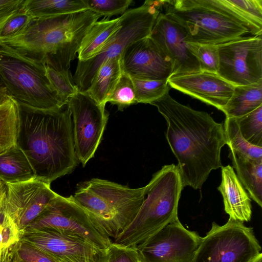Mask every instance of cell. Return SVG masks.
<instances>
[{"label":"cell","mask_w":262,"mask_h":262,"mask_svg":"<svg viewBox=\"0 0 262 262\" xmlns=\"http://www.w3.org/2000/svg\"><path fill=\"white\" fill-rule=\"evenodd\" d=\"M13 262H21V261H20L18 260L15 258V255H14Z\"/></svg>","instance_id":"43"},{"label":"cell","mask_w":262,"mask_h":262,"mask_svg":"<svg viewBox=\"0 0 262 262\" xmlns=\"http://www.w3.org/2000/svg\"><path fill=\"white\" fill-rule=\"evenodd\" d=\"M217 74L234 86L262 80L261 36L242 37L217 45Z\"/></svg>","instance_id":"10"},{"label":"cell","mask_w":262,"mask_h":262,"mask_svg":"<svg viewBox=\"0 0 262 262\" xmlns=\"http://www.w3.org/2000/svg\"><path fill=\"white\" fill-rule=\"evenodd\" d=\"M23 7L33 20L46 19L88 9L84 0H24Z\"/></svg>","instance_id":"24"},{"label":"cell","mask_w":262,"mask_h":262,"mask_svg":"<svg viewBox=\"0 0 262 262\" xmlns=\"http://www.w3.org/2000/svg\"><path fill=\"white\" fill-rule=\"evenodd\" d=\"M262 105V80L253 84L235 86L233 94L222 111L226 117L242 116Z\"/></svg>","instance_id":"23"},{"label":"cell","mask_w":262,"mask_h":262,"mask_svg":"<svg viewBox=\"0 0 262 262\" xmlns=\"http://www.w3.org/2000/svg\"><path fill=\"white\" fill-rule=\"evenodd\" d=\"M20 106L8 95L0 105V155L17 145Z\"/></svg>","instance_id":"25"},{"label":"cell","mask_w":262,"mask_h":262,"mask_svg":"<svg viewBox=\"0 0 262 262\" xmlns=\"http://www.w3.org/2000/svg\"><path fill=\"white\" fill-rule=\"evenodd\" d=\"M183 188L177 166H162L144 186V200L136 217L112 242L137 249L178 219V203Z\"/></svg>","instance_id":"5"},{"label":"cell","mask_w":262,"mask_h":262,"mask_svg":"<svg viewBox=\"0 0 262 262\" xmlns=\"http://www.w3.org/2000/svg\"><path fill=\"white\" fill-rule=\"evenodd\" d=\"M137 103H149L169 92L168 80H154L132 77Z\"/></svg>","instance_id":"28"},{"label":"cell","mask_w":262,"mask_h":262,"mask_svg":"<svg viewBox=\"0 0 262 262\" xmlns=\"http://www.w3.org/2000/svg\"><path fill=\"white\" fill-rule=\"evenodd\" d=\"M201 237L177 219L137 249L140 262H192Z\"/></svg>","instance_id":"12"},{"label":"cell","mask_w":262,"mask_h":262,"mask_svg":"<svg viewBox=\"0 0 262 262\" xmlns=\"http://www.w3.org/2000/svg\"><path fill=\"white\" fill-rule=\"evenodd\" d=\"M33 20L22 5L20 9L7 21L0 30V41L20 34Z\"/></svg>","instance_id":"33"},{"label":"cell","mask_w":262,"mask_h":262,"mask_svg":"<svg viewBox=\"0 0 262 262\" xmlns=\"http://www.w3.org/2000/svg\"><path fill=\"white\" fill-rule=\"evenodd\" d=\"M1 249H2V248H1V246H0V252H1Z\"/></svg>","instance_id":"45"},{"label":"cell","mask_w":262,"mask_h":262,"mask_svg":"<svg viewBox=\"0 0 262 262\" xmlns=\"http://www.w3.org/2000/svg\"><path fill=\"white\" fill-rule=\"evenodd\" d=\"M19 241L54 260L66 256L82 257L88 262H106L107 260L108 248H100L84 238L53 229L27 228Z\"/></svg>","instance_id":"14"},{"label":"cell","mask_w":262,"mask_h":262,"mask_svg":"<svg viewBox=\"0 0 262 262\" xmlns=\"http://www.w3.org/2000/svg\"><path fill=\"white\" fill-rule=\"evenodd\" d=\"M223 125L229 149L253 159L262 160V147L251 144L243 137L234 118L226 117Z\"/></svg>","instance_id":"26"},{"label":"cell","mask_w":262,"mask_h":262,"mask_svg":"<svg viewBox=\"0 0 262 262\" xmlns=\"http://www.w3.org/2000/svg\"><path fill=\"white\" fill-rule=\"evenodd\" d=\"M24 0H0V30L21 7Z\"/></svg>","instance_id":"37"},{"label":"cell","mask_w":262,"mask_h":262,"mask_svg":"<svg viewBox=\"0 0 262 262\" xmlns=\"http://www.w3.org/2000/svg\"><path fill=\"white\" fill-rule=\"evenodd\" d=\"M234 118L243 137L251 144L262 147V105Z\"/></svg>","instance_id":"29"},{"label":"cell","mask_w":262,"mask_h":262,"mask_svg":"<svg viewBox=\"0 0 262 262\" xmlns=\"http://www.w3.org/2000/svg\"><path fill=\"white\" fill-rule=\"evenodd\" d=\"M34 179L30 163L17 145L0 155V180L4 183H17Z\"/></svg>","instance_id":"22"},{"label":"cell","mask_w":262,"mask_h":262,"mask_svg":"<svg viewBox=\"0 0 262 262\" xmlns=\"http://www.w3.org/2000/svg\"><path fill=\"white\" fill-rule=\"evenodd\" d=\"M108 102L116 105L118 110L120 111L131 105L137 103L132 79L128 74L122 71Z\"/></svg>","instance_id":"30"},{"label":"cell","mask_w":262,"mask_h":262,"mask_svg":"<svg viewBox=\"0 0 262 262\" xmlns=\"http://www.w3.org/2000/svg\"><path fill=\"white\" fill-rule=\"evenodd\" d=\"M57 262H88L85 259L75 256H66L55 259Z\"/></svg>","instance_id":"39"},{"label":"cell","mask_w":262,"mask_h":262,"mask_svg":"<svg viewBox=\"0 0 262 262\" xmlns=\"http://www.w3.org/2000/svg\"><path fill=\"white\" fill-rule=\"evenodd\" d=\"M163 4V1H146L142 6L127 10L120 17L121 27L103 50L92 58L78 60L73 80L79 91H87L105 60L121 55L130 44L149 36L162 11Z\"/></svg>","instance_id":"7"},{"label":"cell","mask_w":262,"mask_h":262,"mask_svg":"<svg viewBox=\"0 0 262 262\" xmlns=\"http://www.w3.org/2000/svg\"><path fill=\"white\" fill-rule=\"evenodd\" d=\"M261 250L253 228L229 218L222 226L212 223L192 262H252Z\"/></svg>","instance_id":"8"},{"label":"cell","mask_w":262,"mask_h":262,"mask_svg":"<svg viewBox=\"0 0 262 262\" xmlns=\"http://www.w3.org/2000/svg\"><path fill=\"white\" fill-rule=\"evenodd\" d=\"M244 16L262 28V0H228Z\"/></svg>","instance_id":"34"},{"label":"cell","mask_w":262,"mask_h":262,"mask_svg":"<svg viewBox=\"0 0 262 262\" xmlns=\"http://www.w3.org/2000/svg\"><path fill=\"white\" fill-rule=\"evenodd\" d=\"M106 262H140L137 250L126 248L112 242L108 248Z\"/></svg>","instance_id":"36"},{"label":"cell","mask_w":262,"mask_h":262,"mask_svg":"<svg viewBox=\"0 0 262 262\" xmlns=\"http://www.w3.org/2000/svg\"><path fill=\"white\" fill-rule=\"evenodd\" d=\"M187 46L197 59L201 71L217 74L219 67L217 45L187 42Z\"/></svg>","instance_id":"31"},{"label":"cell","mask_w":262,"mask_h":262,"mask_svg":"<svg viewBox=\"0 0 262 262\" xmlns=\"http://www.w3.org/2000/svg\"><path fill=\"white\" fill-rule=\"evenodd\" d=\"M229 157L237 177L250 198L262 207V160H255L230 149Z\"/></svg>","instance_id":"19"},{"label":"cell","mask_w":262,"mask_h":262,"mask_svg":"<svg viewBox=\"0 0 262 262\" xmlns=\"http://www.w3.org/2000/svg\"><path fill=\"white\" fill-rule=\"evenodd\" d=\"M168 82L170 88L221 111L231 98L235 86L217 74L204 71L173 76Z\"/></svg>","instance_id":"17"},{"label":"cell","mask_w":262,"mask_h":262,"mask_svg":"<svg viewBox=\"0 0 262 262\" xmlns=\"http://www.w3.org/2000/svg\"><path fill=\"white\" fill-rule=\"evenodd\" d=\"M27 228L50 229L76 235L103 249L108 248L113 242L94 227L71 196L57 194Z\"/></svg>","instance_id":"11"},{"label":"cell","mask_w":262,"mask_h":262,"mask_svg":"<svg viewBox=\"0 0 262 262\" xmlns=\"http://www.w3.org/2000/svg\"><path fill=\"white\" fill-rule=\"evenodd\" d=\"M87 9L109 18L123 15L133 2L132 0H84Z\"/></svg>","instance_id":"32"},{"label":"cell","mask_w":262,"mask_h":262,"mask_svg":"<svg viewBox=\"0 0 262 262\" xmlns=\"http://www.w3.org/2000/svg\"><path fill=\"white\" fill-rule=\"evenodd\" d=\"M71 197L99 232L115 239L138 213L144 200V187L130 188L94 178L78 184Z\"/></svg>","instance_id":"4"},{"label":"cell","mask_w":262,"mask_h":262,"mask_svg":"<svg viewBox=\"0 0 262 262\" xmlns=\"http://www.w3.org/2000/svg\"><path fill=\"white\" fill-rule=\"evenodd\" d=\"M67 104L72 118L76 156L84 167L101 142L109 114L105 105L98 104L86 92L78 91Z\"/></svg>","instance_id":"9"},{"label":"cell","mask_w":262,"mask_h":262,"mask_svg":"<svg viewBox=\"0 0 262 262\" xmlns=\"http://www.w3.org/2000/svg\"><path fill=\"white\" fill-rule=\"evenodd\" d=\"M45 74L52 88L65 105L79 90L69 71H59L45 64Z\"/></svg>","instance_id":"27"},{"label":"cell","mask_w":262,"mask_h":262,"mask_svg":"<svg viewBox=\"0 0 262 262\" xmlns=\"http://www.w3.org/2000/svg\"><path fill=\"white\" fill-rule=\"evenodd\" d=\"M0 85H3L0 81Z\"/></svg>","instance_id":"44"},{"label":"cell","mask_w":262,"mask_h":262,"mask_svg":"<svg viewBox=\"0 0 262 262\" xmlns=\"http://www.w3.org/2000/svg\"><path fill=\"white\" fill-rule=\"evenodd\" d=\"M120 17L97 21L83 38L77 52L80 61L90 59L98 55L107 45L121 27Z\"/></svg>","instance_id":"20"},{"label":"cell","mask_w":262,"mask_h":262,"mask_svg":"<svg viewBox=\"0 0 262 262\" xmlns=\"http://www.w3.org/2000/svg\"><path fill=\"white\" fill-rule=\"evenodd\" d=\"M0 81L22 107L49 111L64 106L52 88L40 60L2 43Z\"/></svg>","instance_id":"6"},{"label":"cell","mask_w":262,"mask_h":262,"mask_svg":"<svg viewBox=\"0 0 262 262\" xmlns=\"http://www.w3.org/2000/svg\"><path fill=\"white\" fill-rule=\"evenodd\" d=\"M16 244L1 249L0 262H13Z\"/></svg>","instance_id":"38"},{"label":"cell","mask_w":262,"mask_h":262,"mask_svg":"<svg viewBox=\"0 0 262 262\" xmlns=\"http://www.w3.org/2000/svg\"><path fill=\"white\" fill-rule=\"evenodd\" d=\"M8 95L6 88L4 85H0V105L6 100Z\"/></svg>","instance_id":"41"},{"label":"cell","mask_w":262,"mask_h":262,"mask_svg":"<svg viewBox=\"0 0 262 262\" xmlns=\"http://www.w3.org/2000/svg\"><path fill=\"white\" fill-rule=\"evenodd\" d=\"M120 59L122 71L131 77L166 80L173 75L171 60L148 36L128 46Z\"/></svg>","instance_id":"15"},{"label":"cell","mask_w":262,"mask_h":262,"mask_svg":"<svg viewBox=\"0 0 262 262\" xmlns=\"http://www.w3.org/2000/svg\"><path fill=\"white\" fill-rule=\"evenodd\" d=\"M19 106L17 145L27 157L35 179L50 185L77 166L71 111L67 104L49 111Z\"/></svg>","instance_id":"2"},{"label":"cell","mask_w":262,"mask_h":262,"mask_svg":"<svg viewBox=\"0 0 262 262\" xmlns=\"http://www.w3.org/2000/svg\"><path fill=\"white\" fill-rule=\"evenodd\" d=\"M6 185L2 211L13 222L21 236L58 194L51 189L50 185L36 179Z\"/></svg>","instance_id":"13"},{"label":"cell","mask_w":262,"mask_h":262,"mask_svg":"<svg viewBox=\"0 0 262 262\" xmlns=\"http://www.w3.org/2000/svg\"><path fill=\"white\" fill-rule=\"evenodd\" d=\"M150 104L166 121L165 137L178 160L183 187L201 189L211 171L223 166L221 151L227 144L223 123L180 103L169 92Z\"/></svg>","instance_id":"1"},{"label":"cell","mask_w":262,"mask_h":262,"mask_svg":"<svg viewBox=\"0 0 262 262\" xmlns=\"http://www.w3.org/2000/svg\"><path fill=\"white\" fill-rule=\"evenodd\" d=\"M162 9L182 27L187 42L218 45L250 33L248 21L227 0L163 1Z\"/></svg>","instance_id":"3"},{"label":"cell","mask_w":262,"mask_h":262,"mask_svg":"<svg viewBox=\"0 0 262 262\" xmlns=\"http://www.w3.org/2000/svg\"><path fill=\"white\" fill-rule=\"evenodd\" d=\"M148 37L171 60L172 76L201 71L197 59L188 48L182 27L164 13L159 14Z\"/></svg>","instance_id":"16"},{"label":"cell","mask_w":262,"mask_h":262,"mask_svg":"<svg viewBox=\"0 0 262 262\" xmlns=\"http://www.w3.org/2000/svg\"><path fill=\"white\" fill-rule=\"evenodd\" d=\"M252 262H262V253H260Z\"/></svg>","instance_id":"42"},{"label":"cell","mask_w":262,"mask_h":262,"mask_svg":"<svg viewBox=\"0 0 262 262\" xmlns=\"http://www.w3.org/2000/svg\"><path fill=\"white\" fill-rule=\"evenodd\" d=\"M122 73L120 55L105 60L86 92L98 104L105 105Z\"/></svg>","instance_id":"21"},{"label":"cell","mask_w":262,"mask_h":262,"mask_svg":"<svg viewBox=\"0 0 262 262\" xmlns=\"http://www.w3.org/2000/svg\"><path fill=\"white\" fill-rule=\"evenodd\" d=\"M15 257L21 262H57L43 252L20 241L16 244Z\"/></svg>","instance_id":"35"},{"label":"cell","mask_w":262,"mask_h":262,"mask_svg":"<svg viewBox=\"0 0 262 262\" xmlns=\"http://www.w3.org/2000/svg\"><path fill=\"white\" fill-rule=\"evenodd\" d=\"M6 194V183L0 180V216L2 214L3 202Z\"/></svg>","instance_id":"40"},{"label":"cell","mask_w":262,"mask_h":262,"mask_svg":"<svg viewBox=\"0 0 262 262\" xmlns=\"http://www.w3.org/2000/svg\"><path fill=\"white\" fill-rule=\"evenodd\" d=\"M222 181L217 190L221 193L224 210L229 218L241 222H249L252 216L251 199L238 180L232 166H222Z\"/></svg>","instance_id":"18"}]
</instances>
